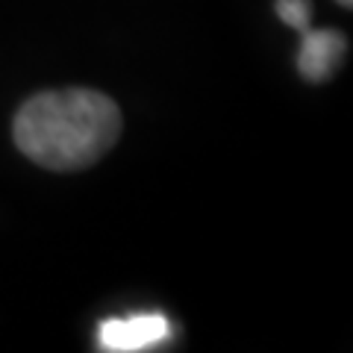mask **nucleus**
<instances>
[{
	"mask_svg": "<svg viewBox=\"0 0 353 353\" xmlns=\"http://www.w3.org/2000/svg\"><path fill=\"white\" fill-rule=\"evenodd\" d=\"M15 145L50 171H83L106 157L121 136V109L94 88L41 92L18 109Z\"/></svg>",
	"mask_w": 353,
	"mask_h": 353,
	"instance_id": "f257e3e1",
	"label": "nucleus"
},
{
	"mask_svg": "<svg viewBox=\"0 0 353 353\" xmlns=\"http://www.w3.org/2000/svg\"><path fill=\"white\" fill-rule=\"evenodd\" d=\"M174 327L159 312H141L130 318H106L97 327V347L106 353H139L165 345Z\"/></svg>",
	"mask_w": 353,
	"mask_h": 353,
	"instance_id": "f03ea898",
	"label": "nucleus"
},
{
	"mask_svg": "<svg viewBox=\"0 0 353 353\" xmlns=\"http://www.w3.org/2000/svg\"><path fill=\"white\" fill-rule=\"evenodd\" d=\"M347 53V39L339 30H303L297 48V71L306 83H327L336 77Z\"/></svg>",
	"mask_w": 353,
	"mask_h": 353,
	"instance_id": "7ed1b4c3",
	"label": "nucleus"
},
{
	"mask_svg": "<svg viewBox=\"0 0 353 353\" xmlns=\"http://www.w3.org/2000/svg\"><path fill=\"white\" fill-rule=\"evenodd\" d=\"M274 9H277L283 24H289L297 32L309 30V24H312V0H277Z\"/></svg>",
	"mask_w": 353,
	"mask_h": 353,
	"instance_id": "20e7f679",
	"label": "nucleus"
},
{
	"mask_svg": "<svg viewBox=\"0 0 353 353\" xmlns=\"http://www.w3.org/2000/svg\"><path fill=\"white\" fill-rule=\"evenodd\" d=\"M336 3H341L345 9H350V6H353V0H336Z\"/></svg>",
	"mask_w": 353,
	"mask_h": 353,
	"instance_id": "39448f33",
	"label": "nucleus"
}]
</instances>
